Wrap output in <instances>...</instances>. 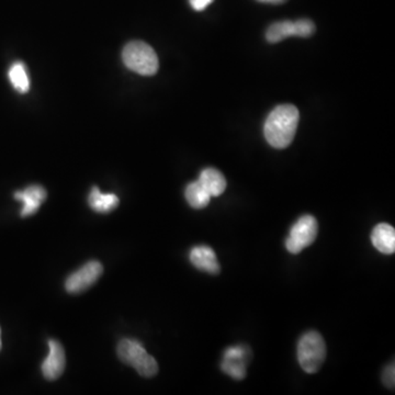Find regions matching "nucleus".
<instances>
[{
  "mask_svg": "<svg viewBox=\"0 0 395 395\" xmlns=\"http://www.w3.org/2000/svg\"><path fill=\"white\" fill-rule=\"evenodd\" d=\"M300 114L292 104L276 107L266 119L264 134L275 148H286L291 144L299 124Z\"/></svg>",
  "mask_w": 395,
  "mask_h": 395,
  "instance_id": "obj_1",
  "label": "nucleus"
},
{
  "mask_svg": "<svg viewBox=\"0 0 395 395\" xmlns=\"http://www.w3.org/2000/svg\"><path fill=\"white\" fill-rule=\"evenodd\" d=\"M119 359L133 367L141 377L153 378L158 372V364L154 357L147 354L142 342L132 338H123L117 347Z\"/></svg>",
  "mask_w": 395,
  "mask_h": 395,
  "instance_id": "obj_2",
  "label": "nucleus"
},
{
  "mask_svg": "<svg viewBox=\"0 0 395 395\" xmlns=\"http://www.w3.org/2000/svg\"><path fill=\"white\" fill-rule=\"evenodd\" d=\"M123 63L129 70L143 76L156 74L159 67L158 58L154 48L142 41L126 44L123 48Z\"/></svg>",
  "mask_w": 395,
  "mask_h": 395,
  "instance_id": "obj_3",
  "label": "nucleus"
},
{
  "mask_svg": "<svg viewBox=\"0 0 395 395\" xmlns=\"http://www.w3.org/2000/svg\"><path fill=\"white\" fill-rule=\"evenodd\" d=\"M326 358V344L318 332H308L298 344V360L306 374H316Z\"/></svg>",
  "mask_w": 395,
  "mask_h": 395,
  "instance_id": "obj_4",
  "label": "nucleus"
},
{
  "mask_svg": "<svg viewBox=\"0 0 395 395\" xmlns=\"http://www.w3.org/2000/svg\"><path fill=\"white\" fill-rule=\"evenodd\" d=\"M318 233V224L315 217L303 215L292 225L289 237L286 239V247L291 254H299L312 245Z\"/></svg>",
  "mask_w": 395,
  "mask_h": 395,
  "instance_id": "obj_5",
  "label": "nucleus"
},
{
  "mask_svg": "<svg viewBox=\"0 0 395 395\" xmlns=\"http://www.w3.org/2000/svg\"><path fill=\"white\" fill-rule=\"evenodd\" d=\"M315 32V24L308 19H300L296 21L276 22L268 28L266 32V39L269 43H278L282 40L287 39L288 36H301L308 38L313 36Z\"/></svg>",
  "mask_w": 395,
  "mask_h": 395,
  "instance_id": "obj_6",
  "label": "nucleus"
},
{
  "mask_svg": "<svg viewBox=\"0 0 395 395\" xmlns=\"http://www.w3.org/2000/svg\"><path fill=\"white\" fill-rule=\"evenodd\" d=\"M104 267L98 261H90L72 274L65 282V289L68 293L78 294L90 289L97 280L102 277Z\"/></svg>",
  "mask_w": 395,
  "mask_h": 395,
  "instance_id": "obj_7",
  "label": "nucleus"
},
{
  "mask_svg": "<svg viewBox=\"0 0 395 395\" xmlns=\"http://www.w3.org/2000/svg\"><path fill=\"white\" fill-rule=\"evenodd\" d=\"M249 357V350L243 346L227 348L223 356L222 370L235 380H243L246 377V366Z\"/></svg>",
  "mask_w": 395,
  "mask_h": 395,
  "instance_id": "obj_8",
  "label": "nucleus"
},
{
  "mask_svg": "<svg viewBox=\"0 0 395 395\" xmlns=\"http://www.w3.org/2000/svg\"><path fill=\"white\" fill-rule=\"evenodd\" d=\"M65 350L60 342L48 340V355L42 364V374L48 381L60 378L65 370Z\"/></svg>",
  "mask_w": 395,
  "mask_h": 395,
  "instance_id": "obj_9",
  "label": "nucleus"
},
{
  "mask_svg": "<svg viewBox=\"0 0 395 395\" xmlns=\"http://www.w3.org/2000/svg\"><path fill=\"white\" fill-rule=\"evenodd\" d=\"M45 189L39 185H32V186L27 187L24 190L17 191L15 193V199L18 201H21L22 207L21 217H28L31 215H36L39 211L40 207L42 203L46 200Z\"/></svg>",
  "mask_w": 395,
  "mask_h": 395,
  "instance_id": "obj_10",
  "label": "nucleus"
},
{
  "mask_svg": "<svg viewBox=\"0 0 395 395\" xmlns=\"http://www.w3.org/2000/svg\"><path fill=\"white\" fill-rule=\"evenodd\" d=\"M189 258L197 269L202 270L205 273L217 275L221 270L217 255L209 246H195L191 249Z\"/></svg>",
  "mask_w": 395,
  "mask_h": 395,
  "instance_id": "obj_11",
  "label": "nucleus"
},
{
  "mask_svg": "<svg viewBox=\"0 0 395 395\" xmlns=\"http://www.w3.org/2000/svg\"><path fill=\"white\" fill-rule=\"evenodd\" d=\"M372 245L380 253L391 255L395 251V229L388 223H380L372 234Z\"/></svg>",
  "mask_w": 395,
  "mask_h": 395,
  "instance_id": "obj_12",
  "label": "nucleus"
},
{
  "mask_svg": "<svg viewBox=\"0 0 395 395\" xmlns=\"http://www.w3.org/2000/svg\"><path fill=\"white\" fill-rule=\"evenodd\" d=\"M198 181L211 197H219L227 189V179L221 171L215 168L203 169Z\"/></svg>",
  "mask_w": 395,
  "mask_h": 395,
  "instance_id": "obj_13",
  "label": "nucleus"
},
{
  "mask_svg": "<svg viewBox=\"0 0 395 395\" xmlns=\"http://www.w3.org/2000/svg\"><path fill=\"white\" fill-rule=\"evenodd\" d=\"M88 203L94 212L109 213L118 207L119 198L114 193H104L94 187L88 197Z\"/></svg>",
  "mask_w": 395,
  "mask_h": 395,
  "instance_id": "obj_14",
  "label": "nucleus"
},
{
  "mask_svg": "<svg viewBox=\"0 0 395 395\" xmlns=\"http://www.w3.org/2000/svg\"><path fill=\"white\" fill-rule=\"evenodd\" d=\"M185 195H186L187 202L193 209H203L209 205L210 200L212 198L198 180L189 183L185 191Z\"/></svg>",
  "mask_w": 395,
  "mask_h": 395,
  "instance_id": "obj_15",
  "label": "nucleus"
},
{
  "mask_svg": "<svg viewBox=\"0 0 395 395\" xmlns=\"http://www.w3.org/2000/svg\"><path fill=\"white\" fill-rule=\"evenodd\" d=\"M10 82L12 87L15 88L20 94H24L30 90V78L28 75L27 68L21 62H16L10 67L9 72Z\"/></svg>",
  "mask_w": 395,
  "mask_h": 395,
  "instance_id": "obj_16",
  "label": "nucleus"
},
{
  "mask_svg": "<svg viewBox=\"0 0 395 395\" xmlns=\"http://www.w3.org/2000/svg\"><path fill=\"white\" fill-rule=\"evenodd\" d=\"M394 364H390V366L386 367V370L384 372V384L386 388L393 389L394 388Z\"/></svg>",
  "mask_w": 395,
  "mask_h": 395,
  "instance_id": "obj_17",
  "label": "nucleus"
},
{
  "mask_svg": "<svg viewBox=\"0 0 395 395\" xmlns=\"http://www.w3.org/2000/svg\"><path fill=\"white\" fill-rule=\"evenodd\" d=\"M215 0H189L191 8L195 11H202L205 8L209 7Z\"/></svg>",
  "mask_w": 395,
  "mask_h": 395,
  "instance_id": "obj_18",
  "label": "nucleus"
},
{
  "mask_svg": "<svg viewBox=\"0 0 395 395\" xmlns=\"http://www.w3.org/2000/svg\"><path fill=\"white\" fill-rule=\"evenodd\" d=\"M257 1L264 4H273V5H279V4L286 3L287 0H257Z\"/></svg>",
  "mask_w": 395,
  "mask_h": 395,
  "instance_id": "obj_19",
  "label": "nucleus"
},
{
  "mask_svg": "<svg viewBox=\"0 0 395 395\" xmlns=\"http://www.w3.org/2000/svg\"><path fill=\"white\" fill-rule=\"evenodd\" d=\"M0 350H1V340H0Z\"/></svg>",
  "mask_w": 395,
  "mask_h": 395,
  "instance_id": "obj_20",
  "label": "nucleus"
}]
</instances>
